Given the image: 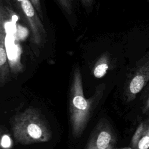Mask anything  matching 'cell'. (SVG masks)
Instances as JSON below:
<instances>
[{"instance_id":"6da1fadb","label":"cell","mask_w":149,"mask_h":149,"mask_svg":"<svg viewBox=\"0 0 149 149\" xmlns=\"http://www.w3.org/2000/svg\"><path fill=\"white\" fill-rule=\"evenodd\" d=\"M105 84L97 86L94 94L85 98L80 68H75L69 94V120L73 136L78 138L85 130L92 113L102 96Z\"/></svg>"},{"instance_id":"7a4b0ae2","label":"cell","mask_w":149,"mask_h":149,"mask_svg":"<svg viewBox=\"0 0 149 149\" xmlns=\"http://www.w3.org/2000/svg\"><path fill=\"white\" fill-rule=\"evenodd\" d=\"M13 137L23 145L45 143L52 138V131L40 111L29 107L16 114L11 120Z\"/></svg>"},{"instance_id":"3957f363","label":"cell","mask_w":149,"mask_h":149,"mask_svg":"<svg viewBox=\"0 0 149 149\" xmlns=\"http://www.w3.org/2000/svg\"><path fill=\"white\" fill-rule=\"evenodd\" d=\"M149 82V54L143 57L128 74L124 88L126 102L133 101Z\"/></svg>"},{"instance_id":"277c9868","label":"cell","mask_w":149,"mask_h":149,"mask_svg":"<svg viewBox=\"0 0 149 149\" xmlns=\"http://www.w3.org/2000/svg\"><path fill=\"white\" fill-rule=\"evenodd\" d=\"M116 142V136L110 122L101 118L93 129L86 149H108Z\"/></svg>"},{"instance_id":"5b68a950","label":"cell","mask_w":149,"mask_h":149,"mask_svg":"<svg viewBox=\"0 0 149 149\" xmlns=\"http://www.w3.org/2000/svg\"><path fill=\"white\" fill-rule=\"evenodd\" d=\"M20 5L31 29L33 42L42 46L46 41L47 33L37 10L29 0H23Z\"/></svg>"},{"instance_id":"8992f818","label":"cell","mask_w":149,"mask_h":149,"mask_svg":"<svg viewBox=\"0 0 149 149\" xmlns=\"http://www.w3.org/2000/svg\"><path fill=\"white\" fill-rule=\"evenodd\" d=\"M0 16V86L3 87L9 79V66L5 46L6 29L3 15L1 11Z\"/></svg>"},{"instance_id":"52a82bcc","label":"cell","mask_w":149,"mask_h":149,"mask_svg":"<svg viewBox=\"0 0 149 149\" xmlns=\"http://www.w3.org/2000/svg\"><path fill=\"white\" fill-rule=\"evenodd\" d=\"M132 149H149V118L142 121L131 139Z\"/></svg>"},{"instance_id":"ba28073f","label":"cell","mask_w":149,"mask_h":149,"mask_svg":"<svg viewBox=\"0 0 149 149\" xmlns=\"http://www.w3.org/2000/svg\"><path fill=\"white\" fill-rule=\"evenodd\" d=\"M109 56L107 54H104L100 57L93 69L95 77L100 79L104 76L109 68Z\"/></svg>"},{"instance_id":"9c48e42d","label":"cell","mask_w":149,"mask_h":149,"mask_svg":"<svg viewBox=\"0 0 149 149\" xmlns=\"http://www.w3.org/2000/svg\"><path fill=\"white\" fill-rule=\"evenodd\" d=\"M141 94L142 112L146 115L149 113V82L144 88Z\"/></svg>"},{"instance_id":"30bf717a","label":"cell","mask_w":149,"mask_h":149,"mask_svg":"<svg viewBox=\"0 0 149 149\" xmlns=\"http://www.w3.org/2000/svg\"><path fill=\"white\" fill-rule=\"evenodd\" d=\"M59 5L63 10L68 14L71 15L73 12V1L72 0H57Z\"/></svg>"},{"instance_id":"8fae6325","label":"cell","mask_w":149,"mask_h":149,"mask_svg":"<svg viewBox=\"0 0 149 149\" xmlns=\"http://www.w3.org/2000/svg\"><path fill=\"white\" fill-rule=\"evenodd\" d=\"M29 1L31 2L33 5L34 6V8L37 10L40 17L41 18V19L43 20V18H44L43 12H42L41 5L40 0H29Z\"/></svg>"},{"instance_id":"7c38bea8","label":"cell","mask_w":149,"mask_h":149,"mask_svg":"<svg viewBox=\"0 0 149 149\" xmlns=\"http://www.w3.org/2000/svg\"><path fill=\"white\" fill-rule=\"evenodd\" d=\"M2 139L3 140H1V149H8L10 147V144L11 142L10 139L6 135L2 136Z\"/></svg>"},{"instance_id":"4fadbf2b","label":"cell","mask_w":149,"mask_h":149,"mask_svg":"<svg viewBox=\"0 0 149 149\" xmlns=\"http://www.w3.org/2000/svg\"><path fill=\"white\" fill-rule=\"evenodd\" d=\"M80 1L84 6L88 8L92 5L94 0H80Z\"/></svg>"},{"instance_id":"5bb4252c","label":"cell","mask_w":149,"mask_h":149,"mask_svg":"<svg viewBox=\"0 0 149 149\" xmlns=\"http://www.w3.org/2000/svg\"><path fill=\"white\" fill-rule=\"evenodd\" d=\"M108 149H115V148H114V145H111V146H110L108 147Z\"/></svg>"},{"instance_id":"9a60e30c","label":"cell","mask_w":149,"mask_h":149,"mask_svg":"<svg viewBox=\"0 0 149 149\" xmlns=\"http://www.w3.org/2000/svg\"><path fill=\"white\" fill-rule=\"evenodd\" d=\"M120 149H132V147H125V148H120Z\"/></svg>"},{"instance_id":"2e32d148","label":"cell","mask_w":149,"mask_h":149,"mask_svg":"<svg viewBox=\"0 0 149 149\" xmlns=\"http://www.w3.org/2000/svg\"><path fill=\"white\" fill-rule=\"evenodd\" d=\"M16 1H17V2H19V3H20L22 1H23V0H15Z\"/></svg>"},{"instance_id":"e0dca14e","label":"cell","mask_w":149,"mask_h":149,"mask_svg":"<svg viewBox=\"0 0 149 149\" xmlns=\"http://www.w3.org/2000/svg\"><path fill=\"white\" fill-rule=\"evenodd\" d=\"M148 1H149V0H148Z\"/></svg>"}]
</instances>
